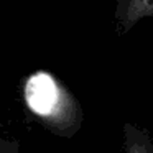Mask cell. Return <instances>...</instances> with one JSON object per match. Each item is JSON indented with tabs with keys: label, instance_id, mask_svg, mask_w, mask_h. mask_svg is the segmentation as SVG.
I'll use <instances>...</instances> for the list:
<instances>
[{
	"label": "cell",
	"instance_id": "cell-1",
	"mask_svg": "<svg viewBox=\"0 0 153 153\" xmlns=\"http://www.w3.org/2000/svg\"><path fill=\"white\" fill-rule=\"evenodd\" d=\"M25 99L35 114L41 117H51L63 100V92L50 74L36 73L27 81Z\"/></svg>",
	"mask_w": 153,
	"mask_h": 153
},
{
	"label": "cell",
	"instance_id": "cell-2",
	"mask_svg": "<svg viewBox=\"0 0 153 153\" xmlns=\"http://www.w3.org/2000/svg\"><path fill=\"white\" fill-rule=\"evenodd\" d=\"M148 15H153V0H119L117 17L125 27Z\"/></svg>",
	"mask_w": 153,
	"mask_h": 153
}]
</instances>
